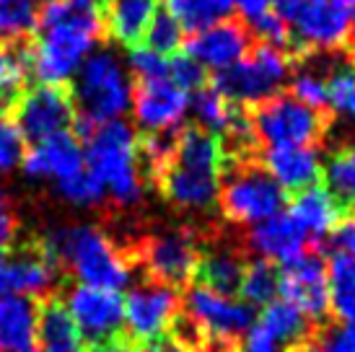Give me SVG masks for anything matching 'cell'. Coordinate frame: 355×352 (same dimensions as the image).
Listing matches in <instances>:
<instances>
[{
	"label": "cell",
	"mask_w": 355,
	"mask_h": 352,
	"mask_svg": "<svg viewBox=\"0 0 355 352\" xmlns=\"http://www.w3.org/2000/svg\"><path fill=\"white\" fill-rule=\"evenodd\" d=\"M277 267L267 259H249L247 270H244V277H241V288H239V295L241 301L249 303L252 308L254 306H267L275 301L277 295Z\"/></svg>",
	"instance_id": "cell-31"
},
{
	"label": "cell",
	"mask_w": 355,
	"mask_h": 352,
	"mask_svg": "<svg viewBox=\"0 0 355 352\" xmlns=\"http://www.w3.org/2000/svg\"><path fill=\"white\" fill-rule=\"evenodd\" d=\"M130 70L140 80H161L168 78V58L158 55L148 47H132L128 55Z\"/></svg>",
	"instance_id": "cell-40"
},
{
	"label": "cell",
	"mask_w": 355,
	"mask_h": 352,
	"mask_svg": "<svg viewBox=\"0 0 355 352\" xmlns=\"http://www.w3.org/2000/svg\"><path fill=\"white\" fill-rule=\"evenodd\" d=\"M184 313L202 326V332L218 344L239 347L241 337L254 324V308L244 301L218 295L207 288L189 285L184 293Z\"/></svg>",
	"instance_id": "cell-13"
},
{
	"label": "cell",
	"mask_w": 355,
	"mask_h": 352,
	"mask_svg": "<svg viewBox=\"0 0 355 352\" xmlns=\"http://www.w3.org/2000/svg\"><path fill=\"white\" fill-rule=\"evenodd\" d=\"M207 246L213 249H205L200 252L198 267H195V277H192V285H200V288H207L218 295H226V298H234L239 295V288H241V277H244V270L249 264V249L247 241H231V238H220V234H213V241L210 238H202Z\"/></svg>",
	"instance_id": "cell-16"
},
{
	"label": "cell",
	"mask_w": 355,
	"mask_h": 352,
	"mask_svg": "<svg viewBox=\"0 0 355 352\" xmlns=\"http://www.w3.org/2000/svg\"><path fill=\"white\" fill-rule=\"evenodd\" d=\"M58 192L65 197L68 202L80 205V207L99 205L101 200L107 197L104 186L99 184V179L91 174L89 168H83V171H78L76 176H70V179H65V182H60Z\"/></svg>",
	"instance_id": "cell-37"
},
{
	"label": "cell",
	"mask_w": 355,
	"mask_h": 352,
	"mask_svg": "<svg viewBox=\"0 0 355 352\" xmlns=\"http://www.w3.org/2000/svg\"><path fill=\"white\" fill-rule=\"evenodd\" d=\"M24 158H26V137L8 114H0V174L19 168Z\"/></svg>",
	"instance_id": "cell-38"
},
{
	"label": "cell",
	"mask_w": 355,
	"mask_h": 352,
	"mask_svg": "<svg viewBox=\"0 0 355 352\" xmlns=\"http://www.w3.org/2000/svg\"><path fill=\"white\" fill-rule=\"evenodd\" d=\"M37 347L40 352H83L86 344L80 340L76 324L70 319L62 298L50 295L40 306V324H37Z\"/></svg>",
	"instance_id": "cell-26"
},
{
	"label": "cell",
	"mask_w": 355,
	"mask_h": 352,
	"mask_svg": "<svg viewBox=\"0 0 355 352\" xmlns=\"http://www.w3.org/2000/svg\"><path fill=\"white\" fill-rule=\"evenodd\" d=\"M244 241H247V249L257 252L262 259L272 264H283V267L298 262L311 249H319L288 213H280L265 223L254 225Z\"/></svg>",
	"instance_id": "cell-19"
},
{
	"label": "cell",
	"mask_w": 355,
	"mask_h": 352,
	"mask_svg": "<svg viewBox=\"0 0 355 352\" xmlns=\"http://www.w3.org/2000/svg\"><path fill=\"white\" fill-rule=\"evenodd\" d=\"M156 10L158 0H101L104 31L125 47H138Z\"/></svg>",
	"instance_id": "cell-24"
},
{
	"label": "cell",
	"mask_w": 355,
	"mask_h": 352,
	"mask_svg": "<svg viewBox=\"0 0 355 352\" xmlns=\"http://www.w3.org/2000/svg\"><path fill=\"white\" fill-rule=\"evenodd\" d=\"M353 47H355V21H353ZM350 47V49H353Z\"/></svg>",
	"instance_id": "cell-46"
},
{
	"label": "cell",
	"mask_w": 355,
	"mask_h": 352,
	"mask_svg": "<svg viewBox=\"0 0 355 352\" xmlns=\"http://www.w3.org/2000/svg\"><path fill=\"white\" fill-rule=\"evenodd\" d=\"M327 195L335 200L343 215H355V146L335 148L322 168Z\"/></svg>",
	"instance_id": "cell-27"
},
{
	"label": "cell",
	"mask_w": 355,
	"mask_h": 352,
	"mask_svg": "<svg viewBox=\"0 0 355 352\" xmlns=\"http://www.w3.org/2000/svg\"><path fill=\"white\" fill-rule=\"evenodd\" d=\"M327 288H329L332 316L337 322L355 326V259L343 254H329Z\"/></svg>",
	"instance_id": "cell-28"
},
{
	"label": "cell",
	"mask_w": 355,
	"mask_h": 352,
	"mask_svg": "<svg viewBox=\"0 0 355 352\" xmlns=\"http://www.w3.org/2000/svg\"><path fill=\"white\" fill-rule=\"evenodd\" d=\"M202 234L195 225H179L171 231L146 236L143 241L130 246L132 262L140 264L150 280H158L171 288H189L195 277Z\"/></svg>",
	"instance_id": "cell-10"
},
{
	"label": "cell",
	"mask_w": 355,
	"mask_h": 352,
	"mask_svg": "<svg viewBox=\"0 0 355 352\" xmlns=\"http://www.w3.org/2000/svg\"><path fill=\"white\" fill-rule=\"evenodd\" d=\"M324 249L329 254H343L355 259V215H345L329 231V236L322 241V252Z\"/></svg>",
	"instance_id": "cell-41"
},
{
	"label": "cell",
	"mask_w": 355,
	"mask_h": 352,
	"mask_svg": "<svg viewBox=\"0 0 355 352\" xmlns=\"http://www.w3.org/2000/svg\"><path fill=\"white\" fill-rule=\"evenodd\" d=\"M164 8L179 21L184 34H195L226 21L234 10V0H164Z\"/></svg>",
	"instance_id": "cell-29"
},
{
	"label": "cell",
	"mask_w": 355,
	"mask_h": 352,
	"mask_svg": "<svg viewBox=\"0 0 355 352\" xmlns=\"http://www.w3.org/2000/svg\"><path fill=\"white\" fill-rule=\"evenodd\" d=\"M259 164L283 189L304 192L322 179L319 148H262Z\"/></svg>",
	"instance_id": "cell-22"
},
{
	"label": "cell",
	"mask_w": 355,
	"mask_h": 352,
	"mask_svg": "<svg viewBox=\"0 0 355 352\" xmlns=\"http://www.w3.org/2000/svg\"><path fill=\"white\" fill-rule=\"evenodd\" d=\"M86 168L117 205L130 207L143 197V171L138 166V135L122 119L94 125L83 140Z\"/></svg>",
	"instance_id": "cell-4"
},
{
	"label": "cell",
	"mask_w": 355,
	"mask_h": 352,
	"mask_svg": "<svg viewBox=\"0 0 355 352\" xmlns=\"http://www.w3.org/2000/svg\"><path fill=\"white\" fill-rule=\"evenodd\" d=\"M55 277L58 267L50 262L42 246L0 256V295H50Z\"/></svg>",
	"instance_id": "cell-20"
},
{
	"label": "cell",
	"mask_w": 355,
	"mask_h": 352,
	"mask_svg": "<svg viewBox=\"0 0 355 352\" xmlns=\"http://www.w3.org/2000/svg\"><path fill=\"white\" fill-rule=\"evenodd\" d=\"M40 303L26 295H0V352H34Z\"/></svg>",
	"instance_id": "cell-23"
},
{
	"label": "cell",
	"mask_w": 355,
	"mask_h": 352,
	"mask_svg": "<svg viewBox=\"0 0 355 352\" xmlns=\"http://www.w3.org/2000/svg\"><path fill=\"white\" fill-rule=\"evenodd\" d=\"M286 189L277 184L259 158L234 161L223 158L218 179L220 213L234 225H259L283 213Z\"/></svg>",
	"instance_id": "cell-5"
},
{
	"label": "cell",
	"mask_w": 355,
	"mask_h": 352,
	"mask_svg": "<svg viewBox=\"0 0 355 352\" xmlns=\"http://www.w3.org/2000/svg\"><path fill=\"white\" fill-rule=\"evenodd\" d=\"M16 234H19V223L10 215L6 207H0V256L10 254V249L16 244Z\"/></svg>",
	"instance_id": "cell-42"
},
{
	"label": "cell",
	"mask_w": 355,
	"mask_h": 352,
	"mask_svg": "<svg viewBox=\"0 0 355 352\" xmlns=\"http://www.w3.org/2000/svg\"><path fill=\"white\" fill-rule=\"evenodd\" d=\"M44 254L55 267L73 272L78 285L122 290L132 280V254L119 249L96 225H62L44 238Z\"/></svg>",
	"instance_id": "cell-3"
},
{
	"label": "cell",
	"mask_w": 355,
	"mask_h": 352,
	"mask_svg": "<svg viewBox=\"0 0 355 352\" xmlns=\"http://www.w3.org/2000/svg\"><path fill=\"white\" fill-rule=\"evenodd\" d=\"M3 202H6V192H3V186H0V207H3Z\"/></svg>",
	"instance_id": "cell-45"
},
{
	"label": "cell",
	"mask_w": 355,
	"mask_h": 352,
	"mask_svg": "<svg viewBox=\"0 0 355 352\" xmlns=\"http://www.w3.org/2000/svg\"><path fill=\"white\" fill-rule=\"evenodd\" d=\"M259 146L267 148H319L335 122L332 112L301 104L288 91L247 107Z\"/></svg>",
	"instance_id": "cell-7"
},
{
	"label": "cell",
	"mask_w": 355,
	"mask_h": 352,
	"mask_svg": "<svg viewBox=\"0 0 355 352\" xmlns=\"http://www.w3.org/2000/svg\"><path fill=\"white\" fill-rule=\"evenodd\" d=\"M68 91L73 104L78 107V117H86L96 125L119 119L132 107V86L128 73L109 49L86 58V62L73 76V86Z\"/></svg>",
	"instance_id": "cell-8"
},
{
	"label": "cell",
	"mask_w": 355,
	"mask_h": 352,
	"mask_svg": "<svg viewBox=\"0 0 355 352\" xmlns=\"http://www.w3.org/2000/svg\"><path fill=\"white\" fill-rule=\"evenodd\" d=\"M270 3H272V8H275L283 19L291 21V19H293V13H296L298 6H301L304 0H270Z\"/></svg>",
	"instance_id": "cell-43"
},
{
	"label": "cell",
	"mask_w": 355,
	"mask_h": 352,
	"mask_svg": "<svg viewBox=\"0 0 355 352\" xmlns=\"http://www.w3.org/2000/svg\"><path fill=\"white\" fill-rule=\"evenodd\" d=\"M324 83L332 114H355V58L350 52L327 70Z\"/></svg>",
	"instance_id": "cell-33"
},
{
	"label": "cell",
	"mask_w": 355,
	"mask_h": 352,
	"mask_svg": "<svg viewBox=\"0 0 355 352\" xmlns=\"http://www.w3.org/2000/svg\"><path fill=\"white\" fill-rule=\"evenodd\" d=\"M296 68L298 60L293 55L254 39L247 58L210 76V86L236 107H254L280 94L283 86L293 78Z\"/></svg>",
	"instance_id": "cell-6"
},
{
	"label": "cell",
	"mask_w": 355,
	"mask_h": 352,
	"mask_svg": "<svg viewBox=\"0 0 355 352\" xmlns=\"http://www.w3.org/2000/svg\"><path fill=\"white\" fill-rule=\"evenodd\" d=\"M31 76V47L29 42L13 39L0 42V91L19 101L26 91Z\"/></svg>",
	"instance_id": "cell-30"
},
{
	"label": "cell",
	"mask_w": 355,
	"mask_h": 352,
	"mask_svg": "<svg viewBox=\"0 0 355 352\" xmlns=\"http://www.w3.org/2000/svg\"><path fill=\"white\" fill-rule=\"evenodd\" d=\"M168 80L189 94V91L205 88L210 78H207L205 68L195 62L189 55H174V58H168Z\"/></svg>",
	"instance_id": "cell-39"
},
{
	"label": "cell",
	"mask_w": 355,
	"mask_h": 352,
	"mask_svg": "<svg viewBox=\"0 0 355 352\" xmlns=\"http://www.w3.org/2000/svg\"><path fill=\"white\" fill-rule=\"evenodd\" d=\"M42 0H0V42L24 39L37 26Z\"/></svg>",
	"instance_id": "cell-34"
},
{
	"label": "cell",
	"mask_w": 355,
	"mask_h": 352,
	"mask_svg": "<svg viewBox=\"0 0 355 352\" xmlns=\"http://www.w3.org/2000/svg\"><path fill=\"white\" fill-rule=\"evenodd\" d=\"M34 34L31 76L42 86H65L107 34L101 0H42Z\"/></svg>",
	"instance_id": "cell-1"
},
{
	"label": "cell",
	"mask_w": 355,
	"mask_h": 352,
	"mask_svg": "<svg viewBox=\"0 0 355 352\" xmlns=\"http://www.w3.org/2000/svg\"><path fill=\"white\" fill-rule=\"evenodd\" d=\"M143 39H146V47L148 49L168 58V55H174L184 44V29L179 26V21L166 8H158L153 13V19H150Z\"/></svg>",
	"instance_id": "cell-35"
},
{
	"label": "cell",
	"mask_w": 355,
	"mask_h": 352,
	"mask_svg": "<svg viewBox=\"0 0 355 352\" xmlns=\"http://www.w3.org/2000/svg\"><path fill=\"white\" fill-rule=\"evenodd\" d=\"M288 94L293 98H298L301 104L311 109H319V112H332L329 109V96H327V83L324 76H319L314 70H298L291 78V88Z\"/></svg>",
	"instance_id": "cell-36"
},
{
	"label": "cell",
	"mask_w": 355,
	"mask_h": 352,
	"mask_svg": "<svg viewBox=\"0 0 355 352\" xmlns=\"http://www.w3.org/2000/svg\"><path fill=\"white\" fill-rule=\"evenodd\" d=\"M189 107L195 114V127L205 130L210 135H220L231 119V112H234V104L226 101L213 86L195 91V96L189 98Z\"/></svg>",
	"instance_id": "cell-32"
},
{
	"label": "cell",
	"mask_w": 355,
	"mask_h": 352,
	"mask_svg": "<svg viewBox=\"0 0 355 352\" xmlns=\"http://www.w3.org/2000/svg\"><path fill=\"white\" fill-rule=\"evenodd\" d=\"M220 166H223L220 140L189 125L179 130L174 153L153 176V184L161 189L166 202L179 210H207L218 197Z\"/></svg>",
	"instance_id": "cell-2"
},
{
	"label": "cell",
	"mask_w": 355,
	"mask_h": 352,
	"mask_svg": "<svg viewBox=\"0 0 355 352\" xmlns=\"http://www.w3.org/2000/svg\"><path fill=\"white\" fill-rule=\"evenodd\" d=\"M189 109V94L168 78L140 80L132 88V112L143 132H166L182 127Z\"/></svg>",
	"instance_id": "cell-18"
},
{
	"label": "cell",
	"mask_w": 355,
	"mask_h": 352,
	"mask_svg": "<svg viewBox=\"0 0 355 352\" xmlns=\"http://www.w3.org/2000/svg\"><path fill=\"white\" fill-rule=\"evenodd\" d=\"M252 44H254V37L247 24L241 19H226L189 34V39L184 42V55H189L202 68H213L218 73L247 58Z\"/></svg>",
	"instance_id": "cell-17"
},
{
	"label": "cell",
	"mask_w": 355,
	"mask_h": 352,
	"mask_svg": "<svg viewBox=\"0 0 355 352\" xmlns=\"http://www.w3.org/2000/svg\"><path fill=\"white\" fill-rule=\"evenodd\" d=\"M65 308L91 350H104L125 340V298L117 290L76 285L65 295Z\"/></svg>",
	"instance_id": "cell-12"
},
{
	"label": "cell",
	"mask_w": 355,
	"mask_h": 352,
	"mask_svg": "<svg viewBox=\"0 0 355 352\" xmlns=\"http://www.w3.org/2000/svg\"><path fill=\"white\" fill-rule=\"evenodd\" d=\"M288 215L293 218L301 228L306 231V236L319 246L322 252V241H324L329 231L340 223V207L335 205V200L327 195L324 186H309L304 192H296V197L288 205Z\"/></svg>",
	"instance_id": "cell-25"
},
{
	"label": "cell",
	"mask_w": 355,
	"mask_h": 352,
	"mask_svg": "<svg viewBox=\"0 0 355 352\" xmlns=\"http://www.w3.org/2000/svg\"><path fill=\"white\" fill-rule=\"evenodd\" d=\"M91 352H148V350H140V347H132L130 342L114 344V347H104V350H91Z\"/></svg>",
	"instance_id": "cell-44"
},
{
	"label": "cell",
	"mask_w": 355,
	"mask_h": 352,
	"mask_svg": "<svg viewBox=\"0 0 355 352\" xmlns=\"http://www.w3.org/2000/svg\"><path fill=\"white\" fill-rule=\"evenodd\" d=\"M16 125L26 140L42 143L47 137L62 135L73 130L76 122V104L65 86H37L24 91L16 101Z\"/></svg>",
	"instance_id": "cell-14"
},
{
	"label": "cell",
	"mask_w": 355,
	"mask_h": 352,
	"mask_svg": "<svg viewBox=\"0 0 355 352\" xmlns=\"http://www.w3.org/2000/svg\"><path fill=\"white\" fill-rule=\"evenodd\" d=\"M182 311L179 290L146 277L125 298V332L132 347L148 352L166 350L171 324Z\"/></svg>",
	"instance_id": "cell-11"
},
{
	"label": "cell",
	"mask_w": 355,
	"mask_h": 352,
	"mask_svg": "<svg viewBox=\"0 0 355 352\" xmlns=\"http://www.w3.org/2000/svg\"><path fill=\"white\" fill-rule=\"evenodd\" d=\"M277 293L283 301L296 306L311 324L329 322V288H327V264L319 249H311L298 262L280 270Z\"/></svg>",
	"instance_id": "cell-15"
},
{
	"label": "cell",
	"mask_w": 355,
	"mask_h": 352,
	"mask_svg": "<svg viewBox=\"0 0 355 352\" xmlns=\"http://www.w3.org/2000/svg\"><path fill=\"white\" fill-rule=\"evenodd\" d=\"M355 0H304L293 13L291 39L293 58L304 60L324 52H350Z\"/></svg>",
	"instance_id": "cell-9"
},
{
	"label": "cell",
	"mask_w": 355,
	"mask_h": 352,
	"mask_svg": "<svg viewBox=\"0 0 355 352\" xmlns=\"http://www.w3.org/2000/svg\"><path fill=\"white\" fill-rule=\"evenodd\" d=\"M83 168H86V153L73 132H62V135L42 140V143H34V148L24 158L26 176L52 179L55 184L76 176Z\"/></svg>",
	"instance_id": "cell-21"
},
{
	"label": "cell",
	"mask_w": 355,
	"mask_h": 352,
	"mask_svg": "<svg viewBox=\"0 0 355 352\" xmlns=\"http://www.w3.org/2000/svg\"><path fill=\"white\" fill-rule=\"evenodd\" d=\"M350 55H353V58H355V47H353V49H350Z\"/></svg>",
	"instance_id": "cell-47"
}]
</instances>
